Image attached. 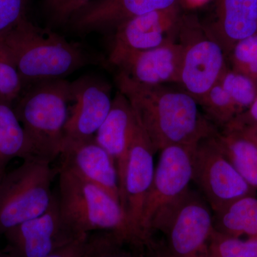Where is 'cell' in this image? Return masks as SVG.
Wrapping results in <instances>:
<instances>
[{"mask_svg":"<svg viewBox=\"0 0 257 257\" xmlns=\"http://www.w3.org/2000/svg\"><path fill=\"white\" fill-rule=\"evenodd\" d=\"M115 81L119 92L133 106L155 152L171 145H197L217 132L201 114L196 99L185 91L163 85H142L119 72Z\"/></svg>","mask_w":257,"mask_h":257,"instance_id":"1","label":"cell"},{"mask_svg":"<svg viewBox=\"0 0 257 257\" xmlns=\"http://www.w3.org/2000/svg\"><path fill=\"white\" fill-rule=\"evenodd\" d=\"M0 40L13 57L24 84L64 79L78 69L97 63L80 44L67 41L48 28H42L25 18L0 35Z\"/></svg>","mask_w":257,"mask_h":257,"instance_id":"2","label":"cell"},{"mask_svg":"<svg viewBox=\"0 0 257 257\" xmlns=\"http://www.w3.org/2000/svg\"><path fill=\"white\" fill-rule=\"evenodd\" d=\"M72 101L71 82L64 79L28 86L13 106L26 135L31 158L52 162L60 156Z\"/></svg>","mask_w":257,"mask_h":257,"instance_id":"3","label":"cell"},{"mask_svg":"<svg viewBox=\"0 0 257 257\" xmlns=\"http://www.w3.org/2000/svg\"><path fill=\"white\" fill-rule=\"evenodd\" d=\"M58 195L61 216L79 235L111 231L130 246L145 253L128 224L121 204L105 191L61 166Z\"/></svg>","mask_w":257,"mask_h":257,"instance_id":"4","label":"cell"},{"mask_svg":"<svg viewBox=\"0 0 257 257\" xmlns=\"http://www.w3.org/2000/svg\"><path fill=\"white\" fill-rule=\"evenodd\" d=\"M150 231L163 234L165 247L176 257H205L214 231L213 211L201 193L189 187L157 211Z\"/></svg>","mask_w":257,"mask_h":257,"instance_id":"5","label":"cell"},{"mask_svg":"<svg viewBox=\"0 0 257 257\" xmlns=\"http://www.w3.org/2000/svg\"><path fill=\"white\" fill-rule=\"evenodd\" d=\"M50 164L32 157L6 172L0 184V234L42 215L50 207L55 196Z\"/></svg>","mask_w":257,"mask_h":257,"instance_id":"6","label":"cell"},{"mask_svg":"<svg viewBox=\"0 0 257 257\" xmlns=\"http://www.w3.org/2000/svg\"><path fill=\"white\" fill-rule=\"evenodd\" d=\"M217 132L197 143L193 158L192 182L213 213L239 198L257 194L225 155Z\"/></svg>","mask_w":257,"mask_h":257,"instance_id":"7","label":"cell"},{"mask_svg":"<svg viewBox=\"0 0 257 257\" xmlns=\"http://www.w3.org/2000/svg\"><path fill=\"white\" fill-rule=\"evenodd\" d=\"M155 153L151 142L137 119L128 147L122 185L120 189V204L134 234L146 248L155 239H149L144 232L142 216L155 175Z\"/></svg>","mask_w":257,"mask_h":257,"instance_id":"8","label":"cell"},{"mask_svg":"<svg viewBox=\"0 0 257 257\" xmlns=\"http://www.w3.org/2000/svg\"><path fill=\"white\" fill-rule=\"evenodd\" d=\"M187 18L193 39L181 41L184 50L179 83L200 104L226 68V55L194 17Z\"/></svg>","mask_w":257,"mask_h":257,"instance_id":"9","label":"cell"},{"mask_svg":"<svg viewBox=\"0 0 257 257\" xmlns=\"http://www.w3.org/2000/svg\"><path fill=\"white\" fill-rule=\"evenodd\" d=\"M4 235V251L10 256L48 257L85 234H77L64 222L58 196L55 194L44 214L17 225Z\"/></svg>","mask_w":257,"mask_h":257,"instance_id":"10","label":"cell"},{"mask_svg":"<svg viewBox=\"0 0 257 257\" xmlns=\"http://www.w3.org/2000/svg\"><path fill=\"white\" fill-rule=\"evenodd\" d=\"M197 145H171L161 150L142 216V227L149 239H154L150 223L155 214L183 194L192 182L193 158Z\"/></svg>","mask_w":257,"mask_h":257,"instance_id":"11","label":"cell"},{"mask_svg":"<svg viewBox=\"0 0 257 257\" xmlns=\"http://www.w3.org/2000/svg\"><path fill=\"white\" fill-rule=\"evenodd\" d=\"M181 17L177 3L166 9L152 12L121 23L114 30L108 62L114 67L130 54L175 42L179 35Z\"/></svg>","mask_w":257,"mask_h":257,"instance_id":"12","label":"cell"},{"mask_svg":"<svg viewBox=\"0 0 257 257\" xmlns=\"http://www.w3.org/2000/svg\"><path fill=\"white\" fill-rule=\"evenodd\" d=\"M69 119L64 141H78L94 137L111 109L112 99L109 84L93 76H84L73 82Z\"/></svg>","mask_w":257,"mask_h":257,"instance_id":"13","label":"cell"},{"mask_svg":"<svg viewBox=\"0 0 257 257\" xmlns=\"http://www.w3.org/2000/svg\"><path fill=\"white\" fill-rule=\"evenodd\" d=\"M60 156L61 166L96 184L120 204L119 176L114 161L94 137L64 143Z\"/></svg>","mask_w":257,"mask_h":257,"instance_id":"14","label":"cell"},{"mask_svg":"<svg viewBox=\"0 0 257 257\" xmlns=\"http://www.w3.org/2000/svg\"><path fill=\"white\" fill-rule=\"evenodd\" d=\"M177 3L178 0H92L72 16L68 25L79 34L114 30L130 19Z\"/></svg>","mask_w":257,"mask_h":257,"instance_id":"15","label":"cell"},{"mask_svg":"<svg viewBox=\"0 0 257 257\" xmlns=\"http://www.w3.org/2000/svg\"><path fill=\"white\" fill-rule=\"evenodd\" d=\"M184 47L176 41L125 56L115 67L130 80L145 86L179 82Z\"/></svg>","mask_w":257,"mask_h":257,"instance_id":"16","label":"cell"},{"mask_svg":"<svg viewBox=\"0 0 257 257\" xmlns=\"http://www.w3.org/2000/svg\"><path fill=\"white\" fill-rule=\"evenodd\" d=\"M204 28L227 57L237 42L256 33L257 0H215L214 22Z\"/></svg>","mask_w":257,"mask_h":257,"instance_id":"17","label":"cell"},{"mask_svg":"<svg viewBox=\"0 0 257 257\" xmlns=\"http://www.w3.org/2000/svg\"><path fill=\"white\" fill-rule=\"evenodd\" d=\"M136 120L130 101L118 92L112 99L109 114L94 135L96 141L114 161L119 176V189L122 185L128 147Z\"/></svg>","mask_w":257,"mask_h":257,"instance_id":"18","label":"cell"},{"mask_svg":"<svg viewBox=\"0 0 257 257\" xmlns=\"http://www.w3.org/2000/svg\"><path fill=\"white\" fill-rule=\"evenodd\" d=\"M225 155L241 177L257 192V140L247 128L231 122L217 132Z\"/></svg>","mask_w":257,"mask_h":257,"instance_id":"19","label":"cell"},{"mask_svg":"<svg viewBox=\"0 0 257 257\" xmlns=\"http://www.w3.org/2000/svg\"><path fill=\"white\" fill-rule=\"evenodd\" d=\"M214 231L236 238L257 237V195L239 198L213 213Z\"/></svg>","mask_w":257,"mask_h":257,"instance_id":"20","label":"cell"},{"mask_svg":"<svg viewBox=\"0 0 257 257\" xmlns=\"http://www.w3.org/2000/svg\"><path fill=\"white\" fill-rule=\"evenodd\" d=\"M15 158H31V152L13 105L0 99V167Z\"/></svg>","mask_w":257,"mask_h":257,"instance_id":"21","label":"cell"},{"mask_svg":"<svg viewBox=\"0 0 257 257\" xmlns=\"http://www.w3.org/2000/svg\"><path fill=\"white\" fill-rule=\"evenodd\" d=\"M79 257H145V253L125 242L111 231L88 234Z\"/></svg>","mask_w":257,"mask_h":257,"instance_id":"22","label":"cell"},{"mask_svg":"<svg viewBox=\"0 0 257 257\" xmlns=\"http://www.w3.org/2000/svg\"><path fill=\"white\" fill-rule=\"evenodd\" d=\"M219 82L229 94L239 114L243 111L247 110L256 99L257 83L234 69H228L226 67Z\"/></svg>","mask_w":257,"mask_h":257,"instance_id":"23","label":"cell"},{"mask_svg":"<svg viewBox=\"0 0 257 257\" xmlns=\"http://www.w3.org/2000/svg\"><path fill=\"white\" fill-rule=\"evenodd\" d=\"M205 257H257V237H232L214 231Z\"/></svg>","mask_w":257,"mask_h":257,"instance_id":"24","label":"cell"},{"mask_svg":"<svg viewBox=\"0 0 257 257\" xmlns=\"http://www.w3.org/2000/svg\"><path fill=\"white\" fill-rule=\"evenodd\" d=\"M207 112V119L224 128L239 115L231 98L218 82L201 103Z\"/></svg>","mask_w":257,"mask_h":257,"instance_id":"25","label":"cell"},{"mask_svg":"<svg viewBox=\"0 0 257 257\" xmlns=\"http://www.w3.org/2000/svg\"><path fill=\"white\" fill-rule=\"evenodd\" d=\"M24 84L13 57L0 40V99L13 105Z\"/></svg>","mask_w":257,"mask_h":257,"instance_id":"26","label":"cell"},{"mask_svg":"<svg viewBox=\"0 0 257 257\" xmlns=\"http://www.w3.org/2000/svg\"><path fill=\"white\" fill-rule=\"evenodd\" d=\"M229 57L233 69L257 83V32L233 47Z\"/></svg>","mask_w":257,"mask_h":257,"instance_id":"27","label":"cell"},{"mask_svg":"<svg viewBox=\"0 0 257 257\" xmlns=\"http://www.w3.org/2000/svg\"><path fill=\"white\" fill-rule=\"evenodd\" d=\"M91 1L92 0H44V10L52 26H64L68 25L72 16Z\"/></svg>","mask_w":257,"mask_h":257,"instance_id":"28","label":"cell"},{"mask_svg":"<svg viewBox=\"0 0 257 257\" xmlns=\"http://www.w3.org/2000/svg\"><path fill=\"white\" fill-rule=\"evenodd\" d=\"M28 0H0V35L26 18Z\"/></svg>","mask_w":257,"mask_h":257,"instance_id":"29","label":"cell"},{"mask_svg":"<svg viewBox=\"0 0 257 257\" xmlns=\"http://www.w3.org/2000/svg\"><path fill=\"white\" fill-rule=\"evenodd\" d=\"M87 235H84L73 243H70L68 246L59 250L48 257H79L87 239Z\"/></svg>","mask_w":257,"mask_h":257,"instance_id":"30","label":"cell"},{"mask_svg":"<svg viewBox=\"0 0 257 257\" xmlns=\"http://www.w3.org/2000/svg\"><path fill=\"white\" fill-rule=\"evenodd\" d=\"M145 257H176L169 252L163 242H157L154 240L145 251Z\"/></svg>","mask_w":257,"mask_h":257,"instance_id":"31","label":"cell"},{"mask_svg":"<svg viewBox=\"0 0 257 257\" xmlns=\"http://www.w3.org/2000/svg\"><path fill=\"white\" fill-rule=\"evenodd\" d=\"M241 126H243V125H241ZM244 126L245 128H247L248 131L249 132V133L251 134V135H252L253 138L256 139V140H257V126Z\"/></svg>","mask_w":257,"mask_h":257,"instance_id":"32","label":"cell"},{"mask_svg":"<svg viewBox=\"0 0 257 257\" xmlns=\"http://www.w3.org/2000/svg\"><path fill=\"white\" fill-rule=\"evenodd\" d=\"M5 174H6V170L0 167V184H1L2 180H3V177H4Z\"/></svg>","mask_w":257,"mask_h":257,"instance_id":"33","label":"cell"},{"mask_svg":"<svg viewBox=\"0 0 257 257\" xmlns=\"http://www.w3.org/2000/svg\"><path fill=\"white\" fill-rule=\"evenodd\" d=\"M0 257H11L9 254H8L6 252H5L4 251H0Z\"/></svg>","mask_w":257,"mask_h":257,"instance_id":"34","label":"cell"}]
</instances>
